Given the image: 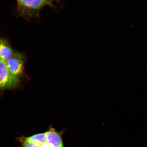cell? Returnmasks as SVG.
Instances as JSON below:
<instances>
[{
	"instance_id": "cell-2",
	"label": "cell",
	"mask_w": 147,
	"mask_h": 147,
	"mask_svg": "<svg viewBox=\"0 0 147 147\" xmlns=\"http://www.w3.org/2000/svg\"><path fill=\"white\" fill-rule=\"evenodd\" d=\"M25 62L24 55L21 53L15 52L5 63L10 73L20 80L23 76Z\"/></svg>"
},
{
	"instance_id": "cell-5",
	"label": "cell",
	"mask_w": 147,
	"mask_h": 147,
	"mask_svg": "<svg viewBox=\"0 0 147 147\" xmlns=\"http://www.w3.org/2000/svg\"><path fill=\"white\" fill-rule=\"evenodd\" d=\"M14 52L8 42L1 39L0 41V61L6 62L11 58Z\"/></svg>"
},
{
	"instance_id": "cell-7",
	"label": "cell",
	"mask_w": 147,
	"mask_h": 147,
	"mask_svg": "<svg viewBox=\"0 0 147 147\" xmlns=\"http://www.w3.org/2000/svg\"><path fill=\"white\" fill-rule=\"evenodd\" d=\"M1 38H0V41H1Z\"/></svg>"
},
{
	"instance_id": "cell-4",
	"label": "cell",
	"mask_w": 147,
	"mask_h": 147,
	"mask_svg": "<svg viewBox=\"0 0 147 147\" xmlns=\"http://www.w3.org/2000/svg\"><path fill=\"white\" fill-rule=\"evenodd\" d=\"M46 133L47 141L53 147H64L61 134L50 127Z\"/></svg>"
},
{
	"instance_id": "cell-3",
	"label": "cell",
	"mask_w": 147,
	"mask_h": 147,
	"mask_svg": "<svg viewBox=\"0 0 147 147\" xmlns=\"http://www.w3.org/2000/svg\"><path fill=\"white\" fill-rule=\"evenodd\" d=\"M20 80L9 71L5 62L0 61V89H12L19 84Z\"/></svg>"
},
{
	"instance_id": "cell-1",
	"label": "cell",
	"mask_w": 147,
	"mask_h": 147,
	"mask_svg": "<svg viewBox=\"0 0 147 147\" xmlns=\"http://www.w3.org/2000/svg\"><path fill=\"white\" fill-rule=\"evenodd\" d=\"M54 2L45 0H18L17 3L18 14L27 20L38 21L40 19V11L43 7L49 6L57 9Z\"/></svg>"
},
{
	"instance_id": "cell-6",
	"label": "cell",
	"mask_w": 147,
	"mask_h": 147,
	"mask_svg": "<svg viewBox=\"0 0 147 147\" xmlns=\"http://www.w3.org/2000/svg\"><path fill=\"white\" fill-rule=\"evenodd\" d=\"M28 138L31 140L38 144H41L47 141L46 133L35 134Z\"/></svg>"
}]
</instances>
